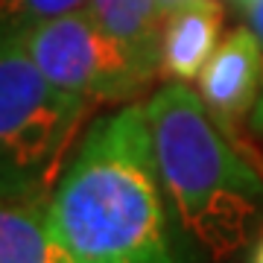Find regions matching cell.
I'll return each mask as SVG.
<instances>
[{
  "mask_svg": "<svg viewBox=\"0 0 263 263\" xmlns=\"http://www.w3.org/2000/svg\"><path fill=\"white\" fill-rule=\"evenodd\" d=\"M146 108L88 126L50 193L47 219L73 263H181L170 237Z\"/></svg>",
  "mask_w": 263,
  "mask_h": 263,
  "instance_id": "obj_1",
  "label": "cell"
},
{
  "mask_svg": "<svg viewBox=\"0 0 263 263\" xmlns=\"http://www.w3.org/2000/svg\"><path fill=\"white\" fill-rule=\"evenodd\" d=\"M143 108L161 184L179 222L214 260L231 257L263 219V176L187 82L158 88Z\"/></svg>",
  "mask_w": 263,
  "mask_h": 263,
  "instance_id": "obj_2",
  "label": "cell"
},
{
  "mask_svg": "<svg viewBox=\"0 0 263 263\" xmlns=\"http://www.w3.org/2000/svg\"><path fill=\"white\" fill-rule=\"evenodd\" d=\"M94 108L50 82L18 32H0V199L50 202Z\"/></svg>",
  "mask_w": 263,
  "mask_h": 263,
  "instance_id": "obj_3",
  "label": "cell"
},
{
  "mask_svg": "<svg viewBox=\"0 0 263 263\" xmlns=\"http://www.w3.org/2000/svg\"><path fill=\"white\" fill-rule=\"evenodd\" d=\"M18 35L50 82L91 105L129 103L152 82L88 6L41 21Z\"/></svg>",
  "mask_w": 263,
  "mask_h": 263,
  "instance_id": "obj_4",
  "label": "cell"
},
{
  "mask_svg": "<svg viewBox=\"0 0 263 263\" xmlns=\"http://www.w3.org/2000/svg\"><path fill=\"white\" fill-rule=\"evenodd\" d=\"M199 97L222 132L234 141L240 126L252 120L263 85L260 44L249 27L231 29L199 73Z\"/></svg>",
  "mask_w": 263,
  "mask_h": 263,
  "instance_id": "obj_5",
  "label": "cell"
},
{
  "mask_svg": "<svg viewBox=\"0 0 263 263\" xmlns=\"http://www.w3.org/2000/svg\"><path fill=\"white\" fill-rule=\"evenodd\" d=\"M226 12L219 0H187L164 15L161 27V73L173 82H193L219 47Z\"/></svg>",
  "mask_w": 263,
  "mask_h": 263,
  "instance_id": "obj_6",
  "label": "cell"
},
{
  "mask_svg": "<svg viewBox=\"0 0 263 263\" xmlns=\"http://www.w3.org/2000/svg\"><path fill=\"white\" fill-rule=\"evenodd\" d=\"M100 27L129 50L146 76L161 73V15L158 0H88Z\"/></svg>",
  "mask_w": 263,
  "mask_h": 263,
  "instance_id": "obj_7",
  "label": "cell"
},
{
  "mask_svg": "<svg viewBox=\"0 0 263 263\" xmlns=\"http://www.w3.org/2000/svg\"><path fill=\"white\" fill-rule=\"evenodd\" d=\"M0 263H73L50 228L47 202L0 199Z\"/></svg>",
  "mask_w": 263,
  "mask_h": 263,
  "instance_id": "obj_8",
  "label": "cell"
},
{
  "mask_svg": "<svg viewBox=\"0 0 263 263\" xmlns=\"http://www.w3.org/2000/svg\"><path fill=\"white\" fill-rule=\"evenodd\" d=\"M88 0H0V32H24L41 21L85 9Z\"/></svg>",
  "mask_w": 263,
  "mask_h": 263,
  "instance_id": "obj_9",
  "label": "cell"
},
{
  "mask_svg": "<svg viewBox=\"0 0 263 263\" xmlns=\"http://www.w3.org/2000/svg\"><path fill=\"white\" fill-rule=\"evenodd\" d=\"M246 12H249V29H252L254 38H257V44H260V56H263V0H254ZM252 129L257 132V135H263V85H260L257 105H254V111H252Z\"/></svg>",
  "mask_w": 263,
  "mask_h": 263,
  "instance_id": "obj_10",
  "label": "cell"
},
{
  "mask_svg": "<svg viewBox=\"0 0 263 263\" xmlns=\"http://www.w3.org/2000/svg\"><path fill=\"white\" fill-rule=\"evenodd\" d=\"M187 0H158V6H161V15H167V12L173 9H179V6H184Z\"/></svg>",
  "mask_w": 263,
  "mask_h": 263,
  "instance_id": "obj_11",
  "label": "cell"
},
{
  "mask_svg": "<svg viewBox=\"0 0 263 263\" xmlns=\"http://www.w3.org/2000/svg\"><path fill=\"white\" fill-rule=\"evenodd\" d=\"M252 263H263V234H260V240H257V246H254Z\"/></svg>",
  "mask_w": 263,
  "mask_h": 263,
  "instance_id": "obj_12",
  "label": "cell"
},
{
  "mask_svg": "<svg viewBox=\"0 0 263 263\" xmlns=\"http://www.w3.org/2000/svg\"><path fill=\"white\" fill-rule=\"evenodd\" d=\"M234 3H237V6H243V9H249V6H252L254 0H234Z\"/></svg>",
  "mask_w": 263,
  "mask_h": 263,
  "instance_id": "obj_13",
  "label": "cell"
}]
</instances>
